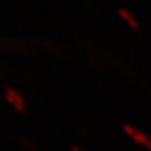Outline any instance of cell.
<instances>
[{
	"mask_svg": "<svg viewBox=\"0 0 151 151\" xmlns=\"http://www.w3.org/2000/svg\"><path fill=\"white\" fill-rule=\"evenodd\" d=\"M121 128H123L124 133H126V134H129L131 138L136 141V143L145 145L146 148H150V150H151V138H150V136H146L143 131H138L136 128H133V126H131V124H128V123H124Z\"/></svg>",
	"mask_w": 151,
	"mask_h": 151,
	"instance_id": "6da1fadb",
	"label": "cell"
},
{
	"mask_svg": "<svg viewBox=\"0 0 151 151\" xmlns=\"http://www.w3.org/2000/svg\"><path fill=\"white\" fill-rule=\"evenodd\" d=\"M5 99L17 109V111H20V113L25 111V103H24L22 96L15 91V89H12V87H5Z\"/></svg>",
	"mask_w": 151,
	"mask_h": 151,
	"instance_id": "7a4b0ae2",
	"label": "cell"
},
{
	"mask_svg": "<svg viewBox=\"0 0 151 151\" xmlns=\"http://www.w3.org/2000/svg\"><path fill=\"white\" fill-rule=\"evenodd\" d=\"M118 12H119V15L123 17V19H126V22H128L133 29H136V30L139 29V24H138V20L134 19V15H133V14H129V12L126 10V9H123V7H119Z\"/></svg>",
	"mask_w": 151,
	"mask_h": 151,
	"instance_id": "3957f363",
	"label": "cell"
},
{
	"mask_svg": "<svg viewBox=\"0 0 151 151\" xmlns=\"http://www.w3.org/2000/svg\"><path fill=\"white\" fill-rule=\"evenodd\" d=\"M70 151H82L79 146H76V145H70Z\"/></svg>",
	"mask_w": 151,
	"mask_h": 151,
	"instance_id": "277c9868",
	"label": "cell"
}]
</instances>
